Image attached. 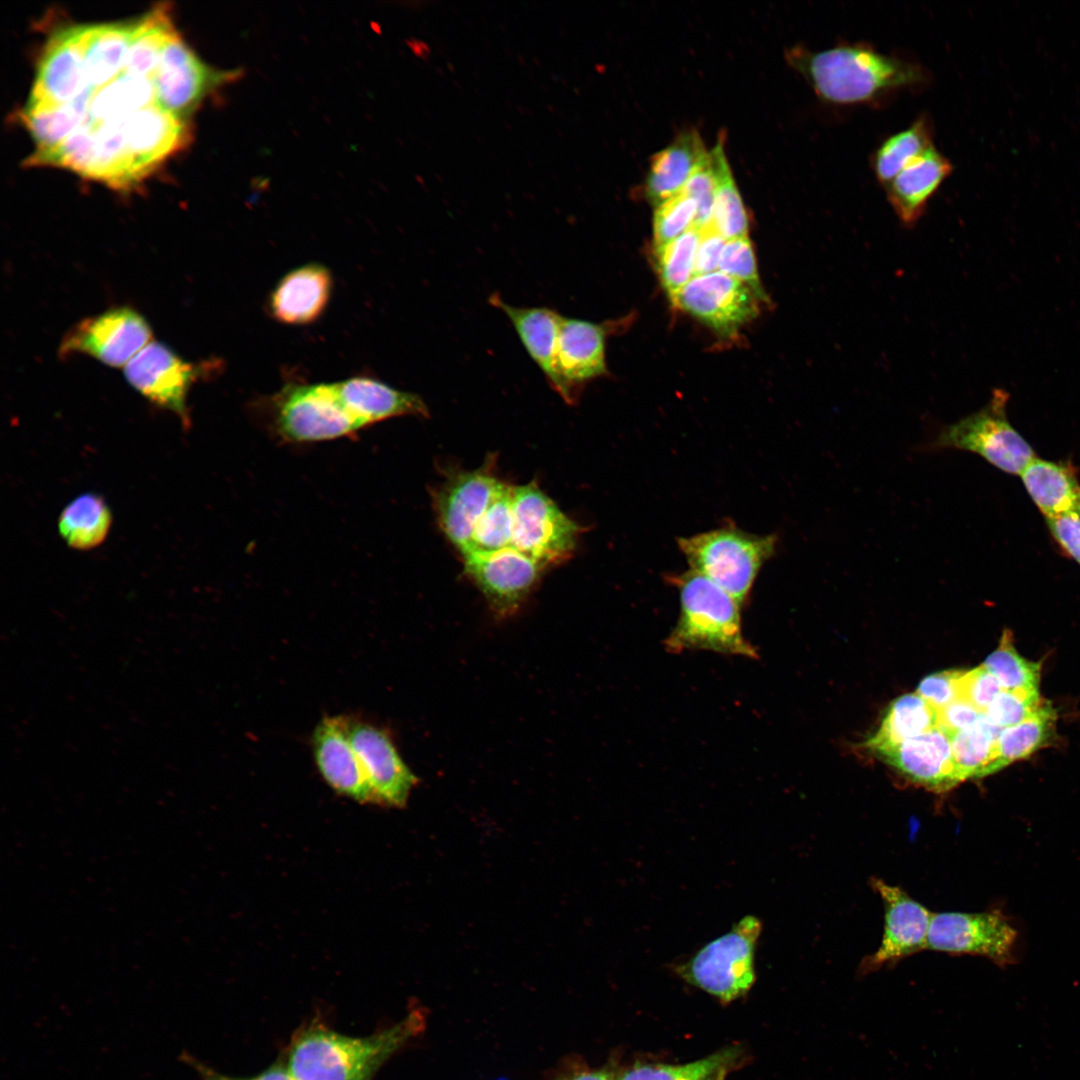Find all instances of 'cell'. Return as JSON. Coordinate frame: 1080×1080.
Instances as JSON below:
<instances>
[{
  "mask_svg": "<svg viewBox=\"0 0 1080 1080\" xmlns=\"http://www.w3.org/2000/svg\"><path fill=\"white\" fill-rule=\"evenodd\" d=\"M84 88V52L77 26L57 32L40 59L29 103L62 105Z\"/></svg>",
  "mask_w": 1080,
  "mask_h": 1080,
  "instance_id": "44dd1931",
  "label": "cell"
},
{
  "mask_svg": "<svg viewBox=\"0 0 1080 1080\" xmlns=\"http://www.w3.org/2000/svg\"><path fill=\"white\" fill-rule=\"evenodd\" d=\"M739 1058L740 1049L729 1047L685 1064H637L616 1080H713L721 1072L729 1071Z\"/></svg>",
  "mask_w": 1080,
  "mask_h": 1080,
  "instance_id": "836d02e7",
  "label": "cell"
},
{
  "mask_svg": "<svg viewBox=\"0 0 1080 1080\" xmlns=\"http://www.w3.org/2000/svg\"><path fill=\"white\" fill-rule=\"evenodd\" d=\"M933 136L932 121L922 114L907 128L887 137L870 160L878 182L886 187L900 171L933 146Z\"/></svg>",
  "mask_w": 1080,
  "mask_h": 1080,
  "instance_id": "f546056e",
  "label": "cell"
},
{
  "mask_svg": "<svg viewBox=\"0 0 1080 1080\" xmlns=\"http://www.w3.org/2000/svg\"><path fill=\"white\" fill-rule=\"evenodd\" d=\"M762 922L747 915L725 934L701 947L675 967L687 983L722 1002L744 996L755 982V953Z\"/></svg>",
  "mask_w": 1080,
  "mask_h": 1080,
  "instance_id": "8992f818",
  "label": "cell"
},
{
  "mask_svg": "<svg viewBox=\"0 0 1080 1080\" xmlns=\"http://www.w3.org/2000/svg\"><path fill=\"white\" fill-rule=\"evenodd\" d=\"M699 239L700 229L694 226L675 240L656 249L659 275L671 298L694 277Z\"/></svg>",
  "mask_w": 1080,
  "mask_h": 1080,
  "instance_id": "8d00e7d4",
  "label": "cell"
},
{
  "mask_svg": "<svg viewBox=\"0 0 1080 1080\" xmlns=\"http://www.w3.org/2000/svg\"><path fill=\"white\" fill-rule=\"evenodd\" d=\"M872 885L884 904V931L878 949L865 961V971L927 949L932 918L929 910L899 887L880 879H873Z\"/></svg>",
  "mask_w": 1080,
  "mask_h": 1080,
  "instance_id": "ac0fdd59",
  "label": "cell"
},
{
  "mask_svg": "<svg viewBox=\"0 0 1080 1080\" xmlns=\"http://www.w3.org/2000/svg\"><path fill=\"white\" fill-rule=\"evenodd\" d=\"M607 327L561 315L553 346V377L548 383L567 404H575L584 385L607 374Z\"/></svg>",
  "mask_w": 1080,
  "mask_h": 1080,
  "instance_id": "8fae6325",
  "label": "cell"
},
{
  "mask_svg": "<svg viewBox=\"0 0 1080 1080\" xmlns=\"http://www.w3.org/2000/svg\"><path fill=\"white\" fill-rule=\"evenodd\" d=\"M111 523V511L103 497L85 493L63 509L58 519V531L68 546L88 550L104 541Z\"/></svg>",
  "mask_w": 1080,
  "mask_h": 1080,
  "instance_id": "4dcf8cb0",
  "label": "cell"
},
{
  "mask_svg": "<svg viewBox=\"0 0 1080 1080\" xmlns=\"http://www.w3.org/2000/svg\"><path fill=\"white\" fill-rule=\"evenodd\" d=\"M511 547L544 568L568 560L583 527L565 515L535 482L512 488Z\"/></svg>",
  "mask_w": 1080,
  "mask_h": 1080,
  "instance_id": "ba28073f",
  "label": "cell"
},
{
  "mask_svg": "<svg viewBox=\"0 0 1080 1080\" xmlns=\"http://www.w3.org/2000/svg\"><path fill=\"white\" fill-rule=\"evenodd\" d=\"M938 726V710L917 692L901 695L891 702L879 728L866 741V746L877 753Z\"/></svg>",
  "mask_w": 1080,
  "mask_h": 1080,
  "instance_id": "83f0119b",
  "label": "cell"
},
{
  "mask_svg": "<svg viewBox=\"0 0 1080 1080\" xmlns=\"http://www.w3.org/2000/svg\"><path fill=\"white\" fill-rule=\"evenodd\" d=\"M1055 723L1056 712L1047 702L1036 715L1001 729L987 776L1047 746L1055 736Z\"/></svg>",
  "mask_w": 1080,
  "mask_h": 1080,
  "instance_id": "f1b7e54d",
  "label": "cell"
},
{
  "mask_svg": "<svg viewBox=\"0 0 1080 1080\" xmlns=\"http://www.w3.org/2000/svg\"><path fill=\"white\" fill-rule=\"evenodd\" d=\"M728 1072H729V1071H723V1072H721V1073H720V1074H718V1075H717V1076H716V1077H715V1078H714L713 1080H725V1078H726V1075H727V1073H728Z\"/></svg>",
  "mask_w": 1080,
  "mask_h": 1080,
  "instance_id": "681fc988",
  "label": "cell"
},
{
  "mask_svg": "<svg viewBox=\"0 0 1080 1080\" xmlns=\"http://www.w3.org/2000/svg\"><path fill=\"white\" fill-rule=\"evenodd\" d=\"M671 299L722 334L734 333L758 312L755 293L721 271L694 276Z\"/></svg>",
  "mask_w": 1080,
  "mask_h": 1080,
  "instance_id": "e0dca14e",
  "label": "cell"
},
{
  "mask_svg": "<svg viewBox=\"0 0 1080 1080\" xmlns=\"http://www.w3.org/2000/svg\"><path fill=\"white\" fill-rule=\"evenodd\" d=\"M716 187L717 172L713 156L709 151L705 160L696 168L681 191L697 203L694 226L699 229L710 222Z\"/></svg>",
  "mask_w": 1080,
  "mask_h": 1080,
  "instance_id": "60d3db41",
  "label": "cell"
},
{
  "mask_svg": "<svg viewBox=\"0 0 1080 1080\" xmlns=\"http://www.w3.org/2000/svg\"><path fill=\"white\" fill-rule=\"evenodd\" d=\"M982 714L967 701L957 699L938 710L939 726L951 734L970 727Z\"/></svg>",
  "mask_w": 1080,
  "mask_h": 1080,
  "instance_id": "bcb514c9",
  "label": "cell"
},
{
  "mask_svg": "<svg viewBox=\"0 0 1080 1080\" xmlns=\"http://www.w3.org/2000/svg\"><path fill=\"white\" fill-rule=\"evenodd\" d=\"M962 670H945L926 676L916 692L940 710L958 699V679Z\"/></svg>",
  "mask_w": 1080,
  "mask_h": 1080,
  "instance_id": "7bdbcfd3",
  "label": "cell"
},
{
  "mask_svg": "<svg viewBox=\"0 0 1080 1080\" xmlns=\"http://www.w3.org/2000/svg\"><path fill=\"white\" fill-rule=\"evenodd\" d=\"M1013 640L1012 633L1005 630L997 648L982 665L997 679L1001 689L1039 692L1041 663L1019 654Z\"/></svg>",
  "mask_w": 1080,
  "mask_h": 1080,
  "instance_id": "e575fe53",
  "label": "cell"
},
{
  "mask_svg": "<svg viewBox=\"0 0 1080 1080\" xmlns=\"http://www.w3.org/2000/svg\"><path fill=\"white\" fill-rule=\"evenodd\" d=\"M785 57L822 101L839 106L880 105L900 92L925 88L931 80L918 61L862 41L817 51L797 45Z\"/></svg>",
  "mask_w": 1080,
  "mask_h": 1080,
  "instance_id": "7a4b0ae2",
  "label": "cell"
},
{
  "mask_svg": "<svg viewBox=\"0 0 1080 1080\" xmlns=\"http://www.w3.org/2000/svg\"><path fill=\"white\" fill-rule=\"evenodd\" d=\"M1001 690L997 679L983 665L962 670L958 679V699L967 701L982 713Z\"/></svg>",
  "mask_w": 1080,
  "mask_h": 1080,
  "instance_id": "b9f144b4",
  "label": "cell"
},
{
  "mask_svg": "<svg viewBox=\"0 0 1080 1080\" xmlns=\"http://www.w3.org/2000/svg\"><path fill=\"white\" fill-rule=\"evenodd\" d=\"M1017 931L1000 911L932 914L927 949L983 956L1000 966L1014 960Z\"/></svg>",
  "mask_w": 1080,
  "mask_h": 1080,
  "instance_id": "30bf717a",
  "label": "cell"
},
{
  "mask_svg": "<svg viewBox=\"0 0 1080 1080\" xmlns=\"http://www.w3.org/2000/svg\"><path fill=\"white\" fill-rule=\"evenodd\" d=\"M152 331L138 311L115 307L81 320L63 337L59 354L90 356L103 364L125 367L147 344Z\"/></svg>",
  "mask_w": 1080,
  "mask_h": 1080,
  "instance_id": "9c48e42d",
  "label": "cell"
},
{
  "mask_svg": "<svg viewBox=\"0 0 1080 1080\" xmlns=\"http://www.w3.org/2000/svg\"><path fill=\"white\" fill-rule=\"evenodd\" d=\"M696 216L697 203L682 192L656 206L653 218L655 249L694 227Z\"/></svg>",
  "mask_w": 1080,
  "mask_h": 1080,
  "instance_id": "74e56055",
  "label": "cell"
},
{
  "mask_svg": "<svg viewBox=\"0 0 1080 1080\" xmlns=\"http://www.w3.org/2000/svg\"><path fill=\"white\" fill-rule=\"evenodd\" d=\"M207 368L187 362L167 345L152 341L124 367V376L147 400L173 412L188 425L187 396Z\"/></svg>",
  "mask_w": 1080,
  "mask_h": 1080,
  "instance_id": "4fadbf2b",
  "label": "cell"
},
{
  "mask_svg": "<svg viewBox=\"0 0 1080 1080\" xmlns=\"http://www.w3.org/2000/svg\"><path fill=\"white\" fill-rule=\"evenodd\" d=\"M513 486L502 483L491 504L479 520L463 558L487 554L511 546L513 533Z\"/></svg>",
  "mask_w": 1080,
  "mask_h": 1080,
  "instance_id": "d590c367",
  "label": "cell"
},
{
  "mask_svg": "<svg viewBox=\"0 0 1080 1080\" xmlns=\"http://www.w3.org/2000/svg\"><path fill=\"white\" fill-rule=\"evenodd\" d=\"M312 752L321 776L336 792L361 804L376 803L341 716L318 723L312 734Z\"/></svg>",
  "mask_w": 1080,
  "mask_h": 1080,
  "instance_id": "ffe728a7",
  "label": "cell"
},
{
  "mask_svg": "<svg viewBox=\"0 0 1080 1080\" xmlns=\"http://www.w3.org/2000/svg\"><path fill=\"white\" fill-rule=\"evenodd\" d=\"M1046 703L1039 692L1002 689L984 714L994 725L1003 729L1036 715Z\"/></svg>",
  "mask_w": 1080,
  "mask_h": 1080,
  "instance_id": "f35d334b",
  "label": "cell"
},
{
  "mask_svg": "<svg viewBox=\"0 0 1080 1080\" xmlns=\"http://www.w3.org/2000/svg\"><path fill=\"white\" fill-rule=\"evenodd\" d=\"M332 287V276L326 266L319 263L302 265L276 284L269 297V312L280 323H312L326 309Z\"/></svg>",
  "mask_w": 1080,
  "mask_h": 1080,
  "instance_id": "7402d4cb",
  "label": "cell"
},
{
  "mask_svg": "<svg viewBox=\"0 0 1080 1080\" xmlns=\"http://www.w3.org/2000/svg\"><path fill=\"white\" fill-rule=\"evenodd\" d=\"M1020 476L1046 519L1080 514V484L1069 465L1034 457Z\"/></svg>",
  "mask_w": 1080,
  "mask_h": 1080,
  "instance_id": "4316f807",
  "label": "cell"
},
{
  "mask_svg": "<svg viewBox=\"0 0 1080 1080\" xmlns=\"http://www.w3.org/2000/svg\"><path fill=\"white\" fill-rule=\"evenodd\" d=\"M951 172V162L933 145L884 187L902 223L912 225L919 220L928 201Z\"/></svg>",
  "mask_w": 1080,
  "mask_h": 1080,
  "instance_id": "603a6c76",
  "label": "cell"
},
{
  "mask_svg": "<svg viewBox=\"0 0 1080 1080\" xmlns=\"http://www.w3.org/2000/svg\"><path fill=\"white\" fill-rule=\"evenodd\" d=\"M185 120L151 105L132 114L123 129L126 144L142 176L185 141Z\"/></svg>",
  "mask_w": 1080,
  "mask_h": 1080,
  "instance_id": "cb8c5ba5",
  "label": "cell"
},
{
  "mask_svg": "<svg viewBox=\"0 0 1080 1080\" xmlns=\"http://www.w3.org/2000/svg\"><path fill=\"white\" fill-rule=\"evenodd\" d=\"M240 75V70L218 71L203 63L175 31L164 45L155 68L156 103L186 120L212 89Z\"/></svg>",
  "mask_w": 1080,
  "mask_h": 1080,
  "instance_id": "7c38bea8",
  "label": "cell"
},
{
  "mask_svg": "<svg viewBox=\"0 0 1080 1080\" xmlns=\"http://www.w3.org/2000/svg\"><path fill=\"white\" fill-rule=\"evenodd\" d=\"M490 459L471 471L449 473L433 496L441 530L463 555L475 528L503 483Z\"/></svg>",
  "mask_w": 1080,
  "mask_h": 1080,
  "instance_id": "5bb4252c",
  "label": "cell"
},
{
  "mask_svg": "<svg viewBox=\"0 0 1080 1080\" xmlns=\"http://www.w3.org/2000/svg\"><path fill=\"white\" fill-rule=\"evenodd\" d=\"M565 1080H616L605 1071H584L577 1073Z\"/></svg>",
  "mask_w": 1080,
  "mask_h": 1080,
  "instance_id": "c3c4849f",
  "label": "cell"
},
{
  "mask_svg": "<svg viewBox=\"0 0 1080 1080\" xmlns=\"http://www.w3.org/2000/svg\"><path fill=\"white\" fill-rule=\"evenodd\" d=\"M463 559L465 574L500 619L511 617L520 610L545 569L511 546Z\"/></svg>",
  "mask_w": 1080,
  "mask_h": 1080,
  "instance_id": "9a60e30c",
  "label": "cell"
},
{
  "mask_svg": "<svg viewBox=\"0 0 1080 1080\" xmlns=\"http://www.w3.org/2000/svg\"><path fill=\"white\" fill-rule=\"evenodd\" d=\"M265 423L286 443H311L352 435L377 422L417 416L420 396L374 378L332 383H287L261 400Z\"/></svg>",
  "mask_w": 1080,
  "mask_h": 1080,
  "instance_id": "6da1fadb",
  "label": "cell"
},
{
  "mask_svg": "<svg viewBox=\"0 0 1080 1080\" xmlns=\"http://www.w3.org/2000/svg\"><path fill=\"white\" fill-rule=\"evenodd\" d=\"M708 152L695 130L680 133L651 160L645 181L648 200L658 206L679 194Z\"/></svg>",
  "mask_w": 1080,
  "mask_h": 1080,
  "instance_id": "d4e9b609",
  "label": "cell"
},
{
  "mask_svg": "<svg viewBox=\"0 0 1080 1080\" xmlns=\"http://www.w3.org/2000/svg\"><path fill=\"white\" fill-rule=\"evenodd\" d=\"M718 271L740 281L750 288L757 297H765L761 288L752 245L747 236L725 242Z\"/></svg>",
  "mask_w": 1080,
  "mask_h": 1080,
  "instance_id": "ab89813d",
  "label": "cell"
},
{
  "mask_svg": "<svg viewBox=\"0 0 1080 1080\" xmlns=\"http://www.w3.org/2000/svg\"><path fill=\"white\" fill-rule=\"evenodd\" d=\"M423 1023L424 1017L414 1011L393 1026L354 1037L312 1021L294 1033L282 1058L296 1080H373Z\"/></svg>",
  "mask_w": 1080,
  "mask_h": 1080,
  "instance_id": "3957f363",
  "label": "cell"
},
{
  "mask_svg": "<svg viewBox=\"0 0 1080 1080\" xmlns=\"http://www.w3.org/2000/svg\"><path fill=\"white\" fill-rule=\"evenodd\" d=\"M184 1059L195 1068L203 1080H296L287 1069L283 1058L273 1063V1065L261 1073L245 1078L223 1075L187 1055Z\"/></svg>",
  "mask_w": 1080,
  "mask_h": 1080,
  "instance_id": "7dc6e473",
  "label": "cell"
},
{
  "mask_svg": "<svg viewBox=\"0 0 1080 1080\" xmlns=\"http://www.w3.org/2000/svg\"><path fill=\"white\" fill-rule=\"evenodd\" d=\"M717 172V187L710 222L712 227L726 241L746 237L748 232L747 213L732 176L722 142L711 150Z\"/></svg>",
  "mask_w": 1080,
  "mask_h": 1080,
  "instance_id": "1f68e13d",
  "label": "cell"
},
{
  "mask_svg": "<svg viewBox=\"0 0 1080 1080\" xmlns=\"http://www.w3.org/2000/svg\"><path fill=\"white\" fill-rule=\"evenodd\" d=\"M342 724L365 773L376 803L402 808L418 783L390 735L370 723L341 716Z\"/></svg>",
  "mask_w": 1080,
  "mask_h": 1080,
  "instance_id": "2e32d148",
  "label": "cell"
},
{
  "mask_svg": "<svg viewBox=\"0 0 1080 1080\" xmlns=\"http://www.w3.org/2000/svg\"><path fill=\"white\" fill-rule=\"evenodd\" d=\"M135 22L77 25L84 52V87H100L122 70Z\"/></svg>",
  "mask_w": 1080,
  "mask_h": 1080,
  "instance_id": "484cf974",
  "label": "cell"
},
{
  "mask_svg": "<svg viewBox=\"0 0 1080 1080\" xmlns=\"http://www.w3.org/2000/svg\"><path fill=\"white\" fill-rule=\"evenodd\" d=\"M726 240L712 227L700 229L696 250L694 276L718 271L719 261Z\"/></svg>",
  "mask_w": 1080,
  "mask_h": 1080,
  "instance_id": "ee69618b",
  "label": "cell"
},
{
  "mask_svg": "<svg viewBox=\"0 0 1080 1080\" xmlns=\"http://www.w3.org/2000/svg\"><path fill=\"white\" fill-rule=\"evenodd\" d=\"M680 596V613L664 645L672 653L707 650L748 658L758 656L741 626V605L704 575L689 570L670 577Z\"/></svg>",
  "mask_w": 1080,
  "mask_h": 1080,
  "instance_id": "277c9868",
  "label": "cell"
},
{
  "mask_svg": "<svg viewBox=\"0 0 1080 1080\" xmlns=\"http://www.w3.org/2000/svg\"><path fill=\"white\" fill-rule=\"evenodd\" d=\"M691 570L730 594L741 606L762 566L774 556L777 536L721 527L677 540Z\"/></svg>",
  "mask_w": 1080,
  "mask_h": 1080,
  "instance_id": "5b68a950",
  "label": "cell"
},
{
  "mask_svg": "<svg viewBox=\"0 0 1080 1080\" xmlns=\"http://www.w3.org/2000/svg\"><path fill=\"white\" fill-rule=\"evenodd\" d=\"M1047 524L1060 547L1080 564V514L1074 512L1048 518Z\"/></svg>",
  "mask_w": 1080,
  "mask_h": 1080,
  "instance_id": "f6af8a7d",
  "label": "cell"
},
{
  "mask_svg": "<svg viewBox=\"0 0 1080 1080\" xmlns=\"http://www.w3.org/2000/svg\"><path fill=\"white\" fill-rule=\"evenodd\" d=\"M1008 394L995 390L979 411L943 427L926 450H964L978 454L1003 472L1019 474L1035 457L1007 418Z\"/></svg>",
  "mask_w": 1080,
  "mask_h": 1080,
  "instance_id": "52a82bcc",
  "label": "cell"
},
{
  "mask_svg": "<svg viewBox=\"0 0 1080 1080\" xmlns=\"http://www.w3.org/2000/svg\"><path fill=\"white\" fill-rule=\"evenodd\" d=\"M876 754L911 782L928 790L945 792L961 783L953 761L950 733L940 726Z\"/></svg>",
  "mask_w": 1080,
  "mask_h": 1080,
  "instance_id": "d6986e66",
  "label": "cell"
},
{
  "mask_svg": "<svg viewBox=\"0 0 1080 1080\" xmlns=\"http://www.w3.org/2000/svg\"><path fill=\"white\" fill-rule=\"evenodd\" d=\"M1000 730L982 714L970 727L950 734L953 761L961 782L987 776Z\"/></svg>",
  "mask_w": 1080,
  "mask_h": 1080,
  "instance_id": "d6a6232c",
  "label": "cell"
}]
</instances>
